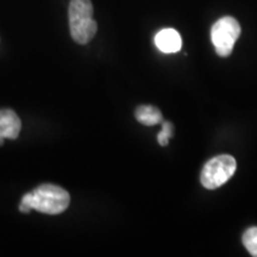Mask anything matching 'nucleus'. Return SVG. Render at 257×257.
Masks as SVG:
<instances>
[{
	"label": "nucleus",
	"instance_id": "1",
	"mask_svg": "<svg viewBox=\"0 0 257 257\" xmlns=\"http://www.w3.org/2000/svg\"><path fill=\"white\" fill-rule=\"evenodd\" d=\"M69 204L70 195L66 189L56 185L44 184L22 198L19 211L29 213L31 210H36L41 213L54 216L66 211Z\"/></svg>",
	"mask_w": 257,
	"mask_h": 257
},
{
	"label": "nucleus",
	"instance_id": "2",
	"mask_svg": "<svg viewBox=\"0 0 257 257\" xmlns=\"http://www.w3.org/2000/svg\"><path fill=\"white\" fill-rule=\"evenodd\" d=\"M68 17L73 40L79 44H87L98 30L91 0H70Z\"/></svg>",
	"mask_w": 257,
	"mask_h": 257
},
{
	"label": "nucleus",
	"instance_id": "3",
	"mask_svg": "<svg viewBox=\"0 0 257 257\" xmlns=\"http://www.w3.org/2000/svg\"><path fill=\"white\" fill-rule=\"evenodd\" d=\"M236 160L231 155H219L211 159L200 174V182L205 188L216 189L226 184L236 172Z\"/></svg>",
	"mask_w": 257,
	"mask_h": 257
},
{
	"label": "nucleus",
	"instance_id": "4",
	"mask_svg": "<svg viewBox=\"0 0 257 257\" xmlns=\"http://www.w3.org/2000/svg\"><path fill=\"white\" fill-rule=\"evenodd\" d=\"M240 36V25L233 17L226 16L212 25L211 41L216 53L221 57L231 55L236 41Z\"/></svg>",
	"mask_w": 257,
	"mask_h": 257
},
{
	"label": "nucleus",
	"instance_id": "5",
	"mask_svg": "<svg viewBox=\"0 0 257 257\" xmlns=\"http://www.w3.org/2000/svg\"><path fill=\"white\" fill-rule=\"evenodd\" d=\"M21 128L22 121L14 110H0V146L4 143L5 138L16 140L19 136Z\"/></svg>",
	"mask_w": 257,
	"mask_h": 257
},
{
	"label": "nucleus",
	"instance_id": "6",
	"mask_svg": "<svg viewBox=\"0 0 257 257\" xmlns=\"http://www.w3.org/2000/svg\"><path fill=\"white\" fill-rule=\"evenodd\" d=\"M155 46L165 54L178 53L182 47V40L180 34L174 29H163L155 36Z\"/></svg>",
	"mask_w": 257,
	"mask_h": 257
},
{
	"label": "nucleus",
	"instance_id": "7",
	"mask_svg": "<svg viewBox=\"0 0 257 257\" xmlns=\"http://www.w3.org/2000/svg\"><path fill=\"white\" fill-rule=\"evenodd\" d=\"M135 117L141 124L147 125V126H154V125L162 123L163 120L161 111L152 105L138 106L135 111Z\"/></svg>",
	"mask_w": 257,
	"mask_h": 257
},
{
	"label": "nucleus",
	"instance_id": "8",
	"mask_svg": "<svg viewBox=\"0 0 257 257\" xmlns=\"http://www.w3.org/2000/svg\"><path fill=\"white\" fill-rule=\"evenodd\" d=\"M243 244L249 253L253 257H257V226L249 227L243 233Z\"/></svg>",
	"mask_w": 257,
	"mask_h": 257
},
{
	"label": "nucleus",
	"instance_id": "9",
	"mask_svg": "<svg viewBox=\"0 0 257 257\" xmlns=\"http://www.w3.org/2000/svg\"><path fill=\"white\" fill-rule=\"evenodd\" d=\"M173 128H174V126H173V124L170 121L162 120V130L157 135V142H159L160 146H168L169 140L173 136Z\"/></svg>",
	"mask_w": 257,
	"mask_h": 257
}]
</instances>
